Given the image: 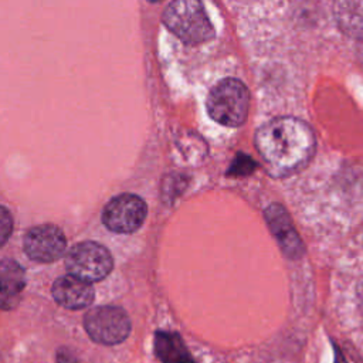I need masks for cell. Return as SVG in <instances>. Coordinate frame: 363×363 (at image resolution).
Returning <instances> with one entry per match:
<instances>
[{"label":"cell","instance_id":"obj_14","mask_svg":"<svg viewBox=\"0 0 363 363\" xmlns=\"http://www.w3.org/2000/svg\"><path fill=\"white\" fill-rule=\"evenodd\" d=\"M55 363H78L75 354L68 347H58L55 353Z\"/></svg>","mask_w":363,"mask_h":363},{"label":"cell","instance_id":"obj_7","mask_svg":"<svg viewBox=\"0 0 363 363\" xmlns=\"http://www.w3.org/2000/svg\"><path fill=\"white\" fill-rule=\"evenodd\" d=\"M23 244L26 254L38 262L57 261L67 248L64 233L54 224H40L30 228Z\"/></svg>","mask_w":363,"mask_h":363},{"label":"cell","instance_id":"obj_6","mask_svg":"<svg viewBox=\"0 0 363 363\" xmlns=\"http://www.w3.org/2000/svg\"><path fill=\"white\" fill-rule=\"evenodd\" d=\"M147 216V206L136 194L122 193L115 196L102 210L104 225L118 234L136 231Z\"/></svg>","mask_w":363,"mask_h":363},{"label":"cell","instance_id":"obj_12","mask_svg":"<svg viewBox=\"0 0 363 363\" xmlns=\"http://www.w3.org/2000/svg\"><path fill=\"white\" fill-rule=\"evenodd\" d=\"M336 14L343 31L363 40V0L337 3Z\"/></svg>","mask_w":363,"mask_h":363},{"label":"cell","instance_id":"obj_9","mask_svg":"<svg viewBox=\"0 0 363 363\" xmlns=\"http://www.w3.org/2000/svg\"><path fill=\"white\" fill-rule=\"evenodd\" d=\"M265 218L282 251L291 258L301 257L303 254V245L285 208L279 204H271L265 210Z\"/></svg>","mask_w":363,"mask_h":363},{"label":"cell","instance_id":"obj_13","mask_svg":"<svg viewBox=\"0 0 363 363\" xmlns=\"http://www.w3.org/2000/svg\"><path fill=\"white\" fill-rule=\"evenodd\" d=\"M0 225H1V230H0V238H1V245L6 244L9 235L11 234V225H13V220H11V216L9 213V210L1 206V217H0Z\"/></svg>","mask_w":363,"mask_h":363},{"label":"cell","instance_id":"obj_4","mask_svg":"<svg viewBox=\"0 0 363 363\" xmlns=\"http://www.w3.org/2000/svg\"><path fill=\"white\" fill-rule=\"evenodd\" d=\"M65 268L69 275L91 284L109 275L113 268V258L106 247L95 241H82L68 250Z\"/></svg>","mask_w":363,"mask_h":363},{"label":"cell","instance_id":"obj_1","mask_svg":"<svg viewBox=\"0 0 363 363\" xmlns=\"http://www.w3.org/2000/svg\"><path fill=\"white\" fill-rule=\"evenodd\" d=\"M255 147L269 174L285 177L311 162L316 140L313 130L302 119L277 116L257 129Z\"/></svg>","mask_w":363,"mask_h":363},{"label":"cell","instance_id":"obj_8","mask_svg":"<svg viewBox=\"0 0 363 363\" xmlns=\"http://www.w3.org/2000/svg\"><path fill=\"white\" fill-rule=\"evenodd\" d=\"M51 294L54 301L72 311L84 309L94 302V288L89 282L72 275H62L52 284Z\"/></svg>","mask_w":363,"mask_h":363},{"label":"cell","instance_id":"obj_16","mask_svg":"<svg viewBox=\"0 0 363 363\" xmlns=\"http://www.w3.org/2000/svg\"><path fill=\"white\" fill-rule=\"evenodd\" d=\"M362 248H363V238H362Z\"/></svg>","mask_w":363,"mask_h":363},{"label":"cell","instance_id":"obj_10","mask_svg":"<svg viewBox=\"0 0 363 363\" xmlns=\"http://www.w3.org/2000/svg\"><path fill=\"white\" fill-rule=\"evenodd\" d=\"M1 277V308L4 311L17 305L20 295L26 285V275L23 267L14 259L4 258L0 267Z\"/></svg>","mask_w":363,"mask_h":363},{"label":"cell","instance_id":"obj_3","mask_svg":"<svg viewBox=\"0 0 363 363\" xmlns=\"http://www.w3.org/2000/svg\"><path fill=\"white\" fill-rule=\"evenodd\" d=\"M206 106L208 115L217 123L235 128L247 119L250 92L240 79L225 78L211 88Z\"/></svg>","mask_w":363,"mask_h":363},{"label":"cell","instance_id":"obj_5","mask_svg":"<svg viewBox=\"0 0 363 363\" xmlns=\"http://www.w3.org/2000/svg\"><path fill=\"white\" fill-rule=\"evenodd\" d=\"M84 328L94 342L113 346L122 343L129 336L132 325L122 308L104 305L92 308L85 313Z\"/></svg>","mask_w":363,"mask_h":363},{"label":"cell","instance_id":"obj_15","mask_svg":"<svg viewBox=\"0 0 363 363\" xmlns=\"http://www.w3.org/2000/svg\"><path fill=\"white\" fill-rule=\"evenodd\" d=\"M335 350H336V357H335V363H346V360H345L343 354L340 353V350H339L337 347H336Z\"/></svg>","mask_w":363,"mask_h":363},{"label":"cell","instance_id":"obj_11","mask_svg":"<svg viewBox=\"0 0 363 363\" xmlns=\"http://www.w3.org/2000/svg\"><path fill=\"white\" fill-rule=\"evenodd\" d=\"M155 353L162 363H196L177 332L157 330L155 333Z\"/></svg>","mask_w":363,"mask_h":363},{"label":"cell","instance_id":"obj_2","mask_svg":"<svg viewBox=\"0 0 363 363\" xmlns=\"http://www.w3.org/2000/svg\"><path fill=\"white\" fill-rule=\"evenodd\" d=\"M164 26L184 44H200L214 37L216 31L199 0H176L163 10Z\"/></svg>","mask_w":363,"mask_h":363}]
</instances>
